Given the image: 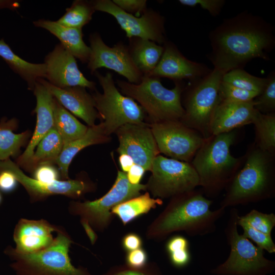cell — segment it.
Wrapping results in <instances>:
<instances>
[{"label": "cell", "instance_id": "1", "mask_svg": "<svg viewBox=\"0 0 275 275\" xmlns=\"http://www.w3.org/2000/svg\"><path fill=\"white\" fill-rule=\"evenodd\" d=\"M211 51L208 58L225 74L243 69L250 61L269 60L275 46L273 26L261 17L242 12L223 21L209 34Z\"/></svg>", "mask_w": 275, "mask_h": 275}, {"label": "cell", "instance_id": "2", "mask_svg": "<svg viewBox=\"0 0 275 275\" xmlns=\"http://www.w3.org/2000/svg\"><path fill=\"white\" fill-rule=\"evenodd\" d=\"M212 201L196 189L171 198L153 224L151 235L163 239L171 233L182 231L190 236H204L214 232L216 223L226 209L211 210Z\"/></svg>", "mask_w": 275, "mask_h": 275}, {"label": "cell", "instance_id": "3", "mask_svg": "<svg viewBox=\"0 0 275 275\" xmlns=\"http://www.w3.org/2000/svg\"><path fill=\"white\" fill-rule=\"evenodd\" d=\"M220 207H234L273 198L275 196V154L254 143L244 154V162L225 189Z\"/></svg>", "mask_w": 275, "mask_h": 275}, {"label": "cell", "instance_id": "4", "mask_svg": "<svg viewBox=\"0 0 275 275\" xmlns=\"http://www.w3.org/2000/svg\"><path fill=\"white\" fill-rule=\"evenodd\" d=\"M238 136L235 129L205 139L190 162L206 196H217L242 166L244 155L236 157L230 152V147Z\"/></svg>", "mask_w": 275, "mask_h": 275}, {"label": "cell", "instance_id": "5", "mask_svg": "<svg viewBox=\"0 0 275 275\" xmlns=\"http://www.w3.org/2000/svg\"><path fill=\"white\" fill-rule=\"evenodd\" d=\"M120 92L137 101L146 115L148 124L167 120H180L184 111L181 104V94L185 85L175 81V87L168 89L158 77L144 75L138 84L117 80Z\"/></svg>", "mask_w": 275, "mask_h": 275}, {"label": "cell", "instance_id": "6", "mask_svg": "<svg viewBox=\"0 0 275 275\" xmlns=\"http://www.w3.org/2000/svg\"><path fill=\"white\" fill-rule=\"evenodd\" d=\"M72 243L62 227L52 244L42 251L21 253L9 245L4 253L14 261L10 267L16 275H92L87 269L71 263L69 252Z\"/></svg>", "mask_w": 275, "mask_h": 275}, {"label": "cell", "instance_id": "7", "mask_svg": "<svg viewBox=\"0 0 275 275\" xmlns=\"http://www.w3.org/2000/svg\"><path fill=\"white\" fill-rule=\"evenodd\" d=\"M239 216L237 208L233 207L224 233L230 254L222 263L211 269L213 275H270L275 269V262L264 256V251L254 245L238 231Z\"/></svg>", "mask_w": 275, "mask_h": 275}, {"label": "cell", "instance_id": "8", "mask_svg": "<svg viewBox=\"0 0 275 275\" xmlns=\"http://www.w3.org/2000/svg\"><path fill=\"white\" fill-rule=\"evenodd\" d=\"M223 74L213 68L204 77L190 81L181 94L184 113L180 121L205 139L211 136L210 124L220 101L218 89Z\"/></svg>", "mask_w": 275, "mask_h": 275}, {"label": "cell", "instance_id": "9", "mask_svg": "<svg viewBox=\"0 0 275 275\" xmlns=\"http://www.w3.org/2000/svg\"><path fill=\"white\" fill-rule=\"evenodd\" d=\"M94 74L103 92L95 90L92 96L107 135L110 136L126 124L148 123L143 109L133 99L124 95L118 90L111 73L102 75L96 71Z\"/></svg>", "mask_w": 275, "mask_h": 275}, {"label": "cell", "instance_id": "10", "mask_svg": "<svg viewBox=\"0 0 275 275\" xmlns=\"http://www.w3.org/2000/svg\"><path fill=\"white\" fill-rule=\"evenodd\" d=\"M147 184L153 197L172 198L199 186L198 175L191 163L158 155L154 159Z\"/></svg>", "mask_w": 275, "mask_h": 275}, {"label": "cell", "instance_id": "11", "mask_svg": "<svg viewBox=\"0 0 275 275\" xmlns=\"http://www.w3.org/2000/svg\"><path fill=\"white\" fill-rule=\"evenodd\" d=\"M145 190H147L146 184H132L129 182L126 173L118 171L114 184L104 196L91 201H72L69 204V211L87 220L90 225L101 229L109 223L114 207L139 196L140 191Z\"/></svg>", "mask_w": 275, "mask_h": 275}, {"label": "cell", "instance_id": "12", "mask_svg": "<svg viewBox=\"0 0 275 275\" xmlns=\"http://www.w3.org/2000/svg\"><path fill=\"white\" fill-rule=\"evenodd\" d=\"M160 153L169 158L190 163L205 138L180 120L149 124Z\"/></svg>", "mask_w": 275, "mask_h": 275}, {"label": "cell", "instance_id": "13", "mask_svg": "<svg viewBox=\"0 0 275 275\" xmlns=\"http://www.w3.org/2000/svg\"><path fill=\"white\" fill-rule=\"evenodd\" d=\"M92 3L95 11L113 16L128 38L149 40L159 44L167 41L164 18L157 12L147 9L138 17L122 10L112 1L96 0Z\"/></svg>", "mask_w": 275, "mask_h": 275}, {"label": "cell", "instance_id": "14", "mask_svg": "<svg viewBox=\"0 0 275 275\" xmlns=\"http://www.w3.org/2000/svg\"><path fill=\"white\" fill-rule=\"evenodd\" d=\"M89 42L91 52L87 67L91 74L105 68L124 76L130 83L141 81L143 75L134 64L128 47L122 43L109 47L97 33L90 35Z\"/></svg>", "mask_w": 275, "mask_h": 275}, {"label": "cell", "instance_id": "15", "mask_svg": "<svg viewBox=\"0 0 275 275\" xmlns=\"http://www.w3.org/2000/svg\"><path fill=\"white\" fill-rule=\"evenodd\" d=\"M12 173L25 189L32 202L43 201L53 195H62L72 199L80 197L93 190L94 186L82 179L57 180L51 183L40 182L25 175L21 168L10 158L0 161V171Z\"/></svg>", "mask_w": 275, "mask_h": 275}, {"label": "cell", "instance_id": "16", "mask_svg": "<svg viewBox=\"0 0 275 275\" xmlns=\"http://www.w3.org/2000/svg\"><path fill=\"white\" fill-rule=\"evenodd\" d=\"M115 133L119 141L117 149L119 154L128 155L135 164L150 171L154 159L160 152L149 124H126Z\"/></svg>", "mask_w": 275, "mask_h": 275}, {"label": "cell", "instance_id": "17", "mask_svg": "<svg viewBox=\"0 0 275 275\" xmlns=\"http://www.w3.org/2000/svg\"><path fill=\"white\" fill-rule=\"evenodd\" d=\"M45 78L52 85L64 88L79 86L95 90V83L89 80L78 69L76 58L60 43L45 57Z\"/></svg>", "mask_w": 275, "mask_h": 275}, {"label": "cell", "instance_id": "18", "mask_svg": "<svg viewBox=\"0 0 275 275\" xmlns=\"http://www.w3.org/2000/svg\"><path fill=\"white\" fill-rule=\"evenodd\" d=\"M161 59L154 69L148 75L158 78L166 77L176 81H190L204 77L211 70L205 65L185 57L172 42L166 41Z\"/></svg>", "mask_w": 275, "mask_h": 275}, {"label": "cell", "instance_id": "19", "mask_svg": "<svg viewBox=\"0 0 275 275\" xmlns=\"http://www.w3.org/2000/svg\"><path fill=\"white\" fill-rule=\"evenodd\" d=\"M36 98L34 112L37 115V122L32 138L22 154L16 159V164L27 171L36 146L54 126V97L42 83L37 81L33 89Z\"/></svg>", "mask_w": 275, "mask_h": 275}, {"label": "cell", "instance_id": "20", "mask_svg": "<svg viewBox=\"0 0 275 275\" xmlns=\"http://www.w3.org/2000/svg\"><path fill=\"white\" fill-rule=\"evenodd\" d=\"M62 227L41 219L21 218L16 225L13 232L14 250L21 253H33L42 251L52 244L54 238L52 233Z\"/></svg>", "mask_w": 275, "mask_h": 275}, {"label": "cell", "instance_id": "21", "mask_svg": "<svg viewBox=\"0 0 275 275\" xmlns=\"http://www.w3.org/2000/svg\"><path fill=\"white\" fill-rule=\"evenodd\" d=\"M48 90L53 97L72 114L84 121L88 126L95 125L99 116L92 95L86 88L79 86L60 88L43 78L38 80Z\"/></svg>", "mask_w": 275, "mask_h": 275}, {"label": "cell", "instance_id": "22", "mask_svg": "<svg viewBox=\"0 0 275 275\" xmlns=\"http://www.w3.org/2000/svg\"><path fill=\"white\" fill-rule=\"evenodd\" d=\"M256 111L253 100L245 102L220 101L211 120V135L230 132L252 124Z\"/></svg>", "mask_w": 275, "mask_h": 275}, {"label": "cell", "instance_id": "23", "mask_svg": "<svg viewBox=\"0 0 275 275\" xmlns=\"http://www.w3.org/2000/svg\"><path fill=\"white\" fill-rule=\"evenodd\" d=\"M35 26L44 29L56 36L60 44L76 59L88 63L91 49L83 40L82 29L67 27L57 21L39 19L33 22Z\"/></svg>", "mask_w": 275, "mask_h": 275}, {"label": "cell", "instance_id": "24", "mask_svg": "<svg viewBox=\"0 0 275 275\" xmlns=\"http://www.w3.org/2000/svg\"><path fill=\"white\" fill-rule=\"evenodd\" d=\"M110 141V136L105 134L101 122L92 126H88L87 132L82 136L64 145L55 162L61 178L64 180L69 179L68 169L70 164L81 150L91 145L104 144Z\"/></svg>", "mask_w": 275, "mask_h": 275}, {"label": "cell", "instance_id": "25", "mask_svg": "<svg viewBox=\"0 0 275 275\" xmlns=\"http://www.w3.org/2000/svg\"><path fill=\"white\" fill-rule=\"evenodd\" d=\"M0 57L14 72L26 82L31 90H33L38 79L45 78L44 63L35 64L24 60L12 50L3 39H0Z\"/></svg>", "mask_w": 275, "mask_h": 275}, {"label": "cell", "instance_id": "26", "mask_svg": "<svg viewBox=\"0 0 275 275\" xmlns=\"http://www.w3.org/2000/svg\"><path fill=\"white\" fill-rule=\"evenodd\" d=\"M129 52L132 59L143 76L147 75L156 67L162 55L163 46L149 40L130 39Z\"/></svg>", "mask_w": 275, "mask_h": 275}, {"label": "cell", "instance_id": "27", "mask_svg": "<svg viewBox=\"0 0 275 275\" xmlns=\"http://www.w3.org/2000/svg\"><path fill=\"white\" fill-rule=\"evenodd\" d=\"M18 127V121L15 118H2L0 121V161L16 157L20 149L30 138L31 132L26 130L20 133H15Z\"/></svg>", "mask_w": 275, "mask_h": 275}, {"label": "cell", "instance_id": "28", "mask_svg": "<svg viewBox=\"0 0 275 275\" xmlns=\"http://www.w3.org/2000/svg\"><path fill=\"white\" fill-rule=\"evenodd\" d=\"M54 127L60 135L64 145L82 136L88 127L79 122L54 98Z\"/></svg>", "mask_w": 275, "mask_h": 275}, {"label": "cell", "instance_id": "29", "mask_svg": "<svg viewBox=\"0 0 275 275\" xmlns=\"http://www.w3.org/2000/svg\"><path fill=\"white\" fill-rule=\"evenodd\" d=\"M63 146V140L53 126L36 146L27 171L33 173L37 167L42 164H55Z\"/></svg>", "mask_w": 275, "mask_h": 275}, {"label": "cell", "instance_id": "30", "mask_svg": "<svg viewBox=\"0 0 275 275\" xmlns=\"http://www.w3.org/2000/svg\"><path fill=\"white\" fill-rule=\"evenodd\" d=\"M161 199H154L150 197L148 192L139 195L114 207L111 213L119 217L124 225H126L136 217L149 212L156 207L157 205H161Z\"/></svg>", "mask_w": 275, "mask_h": 275}, {"label": "cell", "instance_id": "31", "mask_svg": "<svg viewBox=\"0 0 275 275\" xmlns=\"http://www.w3.org/2000/svg\"><path fill=\"white\" fill-rule=\"evenodd\" d=\"M254 125L255 145L261 150L275 154V113L264 114L256 111Z\"/></svg>", "mask_w": 275, "mask_h": 275}, {"label": "cell", "instance_id": "32", "mask_svg": "<svg viewBox=\"0 0 275 275\" xmlns=\"http://www.w3.org/2000/svg\"><path fill=\"white\" fill-rule=\"evenodd\" d=\"M95 11L92 2L76 0L56 21L65 26L82 29L91 21Z\"/></svg>", "mask_w": 275, "mask_h": 275}, {"label": "cell", "instance_id": "33", "mask_svg": "<svg viewBox=\"0 0 275 275\" xmlns=\"http://www.w3.org/2000/svg\"><path fill=\"white\" fill-rule=\"evenodd\" d=\"M222 81L240 89L259 94L266 85L267 78L255 76L243 69L238 68L224 74Z\"/></svg>", "mask_w": 275, "mask_h": 275}, {"label": "cell", "instance_id": "34", "mask_svg": "<svg viewBox=\"0 0 275 275\" xmlns=\"http://www.w3.org/2000/svg\"><path fill=\"white\" fill-rule=\"evenodd\" d=\"M166 249L171 264L175 268H183L191 261L188 240L183 236L175 235L167 242Z\"/></svg>", "mask_w": 275, "mask_h": 275}, {"label": "cell", "instance_id": "35", "mask_svg": "<svg viewBox=\"0 0 275 275\" xmlns=\"http://www.w3.org/2000/svg\"><path fill=\"white\" fill-rule=\"evenodd\" d=\"M267 81L263 90L254 99L255 108L262 114L275 113V72L267 77Z\"/></svg>", "mask_w": 275, "mask_h": 275}, {"label": "cell", "instance_id": "36", "mask_svg": "<svg viewBox=\"0 0 275 275\" xmlns=\"http://www.w3.org/2000/svg\"><path fill=\"white\" fill-rule=\"evenodd\" d=\"M240 216L252 228L268 235H271L275 226V214L273 213H264L253 209Z\"/></svg>", "mask_w": 275, "mask_h": 275}, {"label": "cell", "instance_id": "37", "mask_svg": "<svg viewBox=\"0 0 275 275\" xmlns=\"http://www.w3.org/2000/svg\"><path fill=\"white\" fill-rule=\"evenodd\" d=\"M237 224L243 230L242 233L243 236L254 241L257 246L264 251L270 254L275 253V243L271 238V235H266L255 230L242 219L240 215L238 217Z\"/></svg>", "mask_w": 275, "mask_h": 275}, {"label": "cell", "instance_id": "38", "mask_svg": "<svg viewBox=\"0 0 275 275\" xmlns=\"http://www.w3.org/2000/svg\"><path fill=\"white\" fill-rule=\"evenodd\" d=\"M258 94L256 92L243 90L222 81L218 89L219 101L249 102L253 100Z\"/></svg>", "mask_w": 275, "mask_h": 275}, {"label": "cell", "instance_id": "39", "mask_svg": "<svg viewBox=\"0 0 275 275\" xmlns=\"http://www.w3.org/2000/svg\"><path fill=\"white\" fill-rule=\"evenodd\" d=\"M102 275H163L154 263L147 264L142 269H133L126 265L117 266L110 269Z\"/></svg>", "mask_w": 275, "mask_h": 275}, {"label": "cell", "instance_id": "40", "mask_svg": "<svg viewBox=\"0 0 275 275\" xmlns=\"http://www.w3.org/2000/svg\"><path fill=\"white\" fill-rule=\"evenodd\" d=\"M54 164L44 163L38 166L33 172V178L44 183H51L60 180V173Z\"/></svg>", "mask_w": 275, "mask_h": 275}, {"label": "cell", "instance_id": "41", "mask_svg": "<svg viewBox=\"0 0 275 275\" xmlns=\"http://www.w3.org/2000/svg\"><path fill=\"white\" fill-rule=\"evenodd\" d=\"M178 2L181 5L188 7L199 6L213 16L219 15L225 3L224 0H179Z\"/></svg>", "mask_w": 275, "mask_h": 275}, {"label": "cell", "instance_id": "42", "mask_svg": "<svg viewBox=\"0 0 275 275\" xmlns=\"http://www.w3.org/2000/svg\"><path fill=\"white\" fill-rule=\"evenodd\" d=\"M126 266L133 269H142L148 264L146 251L140 248L127 253L125 258Z\"/></svg>", "mask_w": 275, "mask_h": 275}, {"label": "cell", "instance_id": "43", "mask_svg": "<svg viewBox=\"0 0 275 275\" xmlns=\"http://www.w3.org/2000/svg\"><path fill=\"white\" fill-rule=\"evenodd\" d=\"M113 2L125 12L134 13L135 16H140L147 9L145 0H113Z\"/></svg>", "mask_w": 275, "mask_h": 275}, {"label": "cell", "instance_id": "44", "mask_svg": "<svg viewBox=\"0 0 275 275\" xmlns=\"http://www.w3.org/2000/svg\"><path fill=\"white\" fill-rule=\"evenodd\" d=\"M18 181L14 175L8 171H0V191L9 194L17 187Z\"/></svg>", "mask_w": 275, "mask_h": 275}, {"label": "cell", "instance_id": "45", "mask_svg": "<svg viewBox=\"0 0 275 275\" xmlns=\"http://www.w3.org/2000/svg\"><path fill=\"white\" fill-rule=\"evenodd\" d=\"M122 243L124 249L129 252L141 248L142 240L138 234L130 233L124 236Z\"/></svg>", "mask_w": 275, "mask_h": 275}, {"label": "cell", "instance_id": "46", "mask_svg": "<svg viewBox=\"0 0 275 275\" xmlns=\"http://www.w3.org/2000/svg\"><path fill=\"white\" fill-rule=\"evenodd\" d=\"M145 172L143 167L134 163L126 173L127 178L130 183L139 184Z\"/></svg>", "mask_w": 275, "mask_h": 275}, {"label": "cell", "instance_id": "47", "mask_svg": "<svg viewBox=\"0 0 275 275\" xmlns=\"http://www.w3.org/2000/svg\"><path fill=\"white\" fill-rule=\"evenodd\" d=\"M119 162L121 171L126 173L134 164L132 158L126 154H119Z\"/></svg>", "mask_w": 275, "mask_h": 275}, {"label": "cell", "instance_id": "48", "mask_svg": "<svg viewBox=\"0 0 275 275\" xmlns=\"http://www.w3.org/2000/svg\"><path fill=\"white\" fill-rule=\"evenodd\" d=\"M81 223L92 244H94L97 240L96 234L87 220L81 219Z\"/></svg>", "mask_w": 275, "mask_h": 275}, {"label": "cell", "instance_id": "49", "mask_svg": "<svg viewBox=\"0 0 275 275\" xmlns=\"http://www.w3.org/2000/svg\"><path fill=\"white\" fill-rule=\"evenodd\" d=\"M19 6V4L17 2L13 1L0 0V9L8 8L10 9H16Z\"/></svg>", "mask_w": 275, "mask_h": 275}, {"label": "cell", "instance_id": "50", "mask_svg": "<svg viewBox=\"0 0 275 275\" xmlns=\"http://www.w3.org/2000/svg\"><path fill=\"white\" fill-rule=\"evenodd\" d=\"M2 202H3V196L1 193L0 192V205L2 204Z\"/></svg>", "mask_w": 275, "mask_h": 275}]
</instances>
